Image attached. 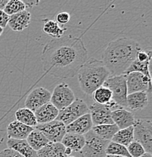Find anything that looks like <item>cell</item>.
<instances>
[{
  "label": "cell",
  "mask_w": 152,
  "mask_h": 157,
  "mask_svg": "<svg viewBox=\"0 0 152 157\" xmlns=\"http://www.w3.org/2000/svg\"><path fill=\"white\" fill-rule=\"evenodd\" d=\"M127 86L128 94L135 92L151 91V78L137 72L127 74Z\"/></svg>",
  "instance_id": "10"
},
{
  "label": "cell",
  "mask_w": 152,
  "mask_h": 157,
  "mask_svg": "<svg viewBox=\"0 0 152 157\" xmlns=\"http://www.w3.org/2000/svg\"><path fill=\"white\" fill-rule=\"evenodd\" d=\"M59 110L50 102L37 109L34 112V115L38 124L48 123L55 120L58 115Z\"/></svg>",
  "instance_id": "16"
},
{
  "label": "cell",
  "mask_w": 152,
  "mask_h": 157,
  "mask_svg": "<svg viewBox=\"0 0 152 157\" xmlns=\"http://www.w3.org/2000/svg\"><path fill=\"white\" fill-rule=\"evenodd\" d=\"M64 150L65 147L61 143H49L37 151V157H68Z\"/></svg>",
  "instance_id": "21"
},
{
  "label": "cell",
  "mask_w": 152,
  "mask_h": 157,
  "mask_svg": "<svg viewBox=\"0 0 152 157\" xmlns=\"http://www.w3.org/2000/svg\"><path fill=\"white\" fill-rule=\"evenodd\" d=\"M93 125L92 122L90 114L87 113L80 117L74 122L66 126L67 133L76 134L84 135L92 130Z\"/></svg>",
  "instance_id": "14"
},
{
  "label": "cell",
  "mask_w": 152,
  "mask_h": 157,
  "mask_svg": "<svg viewBox=\"0 0 152 157\" xmlns=\"http://www.w3.org/2000/svg\"><path fill=\"white\" fill-rule=\"evenodd\" d=\"M26 140L31 148L37 152L50 143L46 137L44 136L40 132H39L38 130L35 128L30 132Z\"/></svg>",
  "instance_id": "22"
},
{
  "label": "cell",
  "mask_w": 152,
  "mask_h": 157,
  "mask_svg": "<svg viewBox=\"0 0 152 157\" xmlns=\"http://www.w3.org/2000/svg\"><path fill=\"white\" fill-rule=\"evenodd\" d=\"M2 33H3V29L2 28V27H0V36H1V35Z\"/></svg>",
  "instance_id": "41"
},
{
  "label": "cell",
  "mask_w": 152,
  "mask_h": 157,
  "mask_svg": "<svg viewBox=\"0 0 152 157\" xmlns=\"http://www.w3.org/2000/svg\"><path fill=\"white\" fill-rule=\"evenodd\" d=\"M141 46L133 39L122 37L107 45L102 55V62L110 72L111 76L125 74L130 65L136 59Z\"/></svg>",
  "instance_id": "2"
},
{
  "label": "cell",
  "mask_w": 152,
  "mask_h": 157,
  "mask_svg": "<svg viewBox=\"0 0 152 157\" xmlns=\"http://www.w3.org/2000/svg\"><path fill=\"white\" fill-rule=\"evenodd\" d=\"M52 93L45 88H37L33 90L26 99L25 107L35 112L37 109L50 102Z\"/></svg>",
  "instance_id": "12"
},
{
  "label": "cell",
  "mask_w": 152,
  "mask_h": 157,
  "mask_svg": "<svg viewBox=\"0 0 152 157\" xmlns=\"http://www.w3.org/2000/svg\"><path fill=\"white\" fill-rule=\"evenodd\" d=\"M24 2V1H23ZM24 3L25 4L26 6V9H30V8L34 7V6H37L39 4V2L38 1H25L24 2Z\"/></svg>",
  "instance_id": "36"
},
{
  "label": "cell",
  "mask_w": 152,
  "mask_h": 157,
  "mask_svg": "<svg viewBox=\"0 0 152 157\" xmlns=\"http://www.w3.org/2000/svg\"><path fill=\"white\" fill-rule=\"evenodd\" d=\"M67 30L66 28H62L59 24L55 21L45 19L42 24V31L47 35L51 36L55 39H60L63 36L64 33Z\"/></svg>",
  "instance_id": "24"
},
{
  "label": "cell",
  "mask_w": 152,
  "mask_h": 157,
  "mask_svg": "<svg viewBox=\"0 0 152 157\" xmlns=\"http://www.w3.org/2000/svg\"><path fill=\"white\" fill-rule=\"evenodd\" d=\"M107 157H126V156H111V155H107Z\"/></svg>",
  "instance_id": "40"
},
{
  "label": "cell",
  "mask_w": 152,
  "mask_h": 157,
  "mask_svg": "<svg viewBox=\"0 0 152 157\" xmlns=\"http://www.w3.org/2000/svg\"><path fill=\"white\" fill-rule=\"evenodd\" d=\"M107 155L131 157L127 151V147L113 141L109 142L107 145V149H106V156Z\"/></svg>",
  "instance_id": "29"
},
{
  "label": "cell",
  "mask_w": 152,
  "mask_h": 157,
  "mask_svg": "<svg viewBox=\"0 0 152 157\" xmlns=\"http://www.w3.org/2000/svg\"><path fill=\"white\" fill-rule=\"evenodd\" d=\"M88 58V51L80 37L69 35L49 41L42 49L43 70L58 78H70Z\"/></svg>",
  "instance_id": "1"
},
{
  "label": "cell",
  "mask_w": 152,
  "mask_h": 157,
  "mask_svg": "<svg viewBox=\"0 0 152 157\" xmlns=\"http://www.w3.org/2000/svg\"><path fill=\"white\" fill-rule=\"evenodd\" d=\"M31 14L28 11L25 10L18 14L9 16L8 25L14 31L21 32L29 27L30 23Z\"/></svg>",
  "instance_id": "17"
},
{
  "label": "cell",
  "mask_w": 152,
  "mask_h": 157,
  "mask_svg": "<svg viewBox=\"0 0 152 157\" xmlns=\"http://www.w3.org/2000/svg\"><path fill=\"white\" fill-rule=\"evenodd\" d=\"M0 157H24L20 153L11 149H5L0 151Z\"/></svg>",
  "instance_id": "34"
},
{
  "label": "cell",
  "mask_w": 152,
  "mask_h": 157,
  "mask_svg": "<svg viewBox=\"0 0 152 157\" xmlns=\"http://www.w3.org/2000/svg\"><path fill=\"white\" fill-rule=\"evenodd\" d=\"M70 19H71V15L68 12H65V11L59 12L56 15V22L58 24H61V25H64V24H68L70 21Z\"/></svg>",
  "instance_id": "33"
},
{
  "label": "cell",
  "mask_w": 152,
  "mask_h": 157,
  "mask_svg": "<svg viewBox=\"0 0 152 157\" xmlns=\"http://www.w3.org/2000/svg\"><path fill=\"white\" fill-rule=\"evenodd\" d=\"M134 140L143 147L145 153H152V122L150 119H135L133 125Z\"/></svg>",
  "instance_id": "6"
},
{
  "label": "cell",
  "mask_w": 152,
  "mask_h": 157,
  "mask_svg": "<svg viewBox=\"0 0 152 157\" xmlns=\"http://www.w3.org/2000/svg\"><path fill=\"white\" fill-rule=\"evenodd\" d=\"M103 86L107 88L112 93V101L120 108H127V75L110 76Z\"/></svg>",
  "instance_id": "4"
},
{
  "label": "cell",
  "mask_w": 152,
  "mask_h": 157,
  "mask_svg": "<svg viewBox=\"0 0 152 157\" xmlns=\"http://www.w3.org/2000/svg\"><path fill=\"white\" fill-rule=\"evenodd\" d=\"M74 100V93L71 88L66 83H61L58 85L54 89L51 96L50 103L61 111L71 105Z\"/></svg>",
  "instance_id": "9"
},
{
  "label": "cell",
  "mask_w": 152,
  "mask_h": 157,
  "mask_svg": "<svg viewBox=\"0 0 152 157\" xmlns=\"http://www.w3.org/2000/svg\"><path fill=\"white\" fill-rule=\"evenodd\" d=\"M151 51L149 49L148 51L145 52V51H139L136 55V60L140 62H145L151 60Z\"/></svg>",
  "instance_id": "32"
},
{
  "label": "cell",
  "mask_w": 152,
  "mask_h": 157,
  "mask_svg": "<svg viewBox=\"0 0 152 157\" xmlns=\"http://www.w3.org/2000/svg\"><path fill=\"white\" fill-rule=\"evenodd\" d=\"M34 128L40 132L50 143H61L67 133L64 124L56 119L48 123L37 124Z\"/></svg>",
  "instance_id": "8"
},
{
  "label": "cell",
  "mask_w": 152,
  "mask_h": 157,
  "mask_svg": "<svg viewBox=\"0 0 152 157\" xmlns=\"http://www.w3.org/2000/svg\"><path fill=\"white\" fill-rule=\"evenodd\" d=\"M61 143L67 148H70L72 152H80L85 144L84 135L76 134L66 133Z\"/></svg>",
  "instance_id": "20"
},
{
  "label": "cell",
  "mask_w": 152,
  "mask_h": 157,
  "mask_svg": "<svg viewBox=\"0 0 152 157\" xmlns=\"http://www.w3.org/2000/svg\"><path fill=\"white\" fill-rule=\"evenodd\" d=\"M87 113H89V109L86 102L80 98H75L71 105L59 111L56 120L60 121L67 126Z\"/></svg>",
  "instance_id": "7"
},
{
  "label": "cell",
  "mask_w": 152,
  "mask_h": 157,
  "mask_svg": "<svg viewBox=\"0 0 152 157\" xmlns=\"http://www.w3.org/2000/svg\"><path fill=\"white\" fill-rule=\"evenodd\" d=\"M68 157H75V156H68Z\"/></svg>",
  "instance_id": "42"
},
{
  "label": "cell",
  "mask_w": 152,
  "mask_h": 157,
  "mask_svg": "<svg viewBox=\"0 0 152 157\" xmlns=\"http://www.w3.org/2000/svg\"><path fill=\"white\" fill-rule=\"evenodd\" d=\"M8 147L20 153L24 157H37V152L31 148L26 140H14L9 139Z\"/></svg>",
  "instance_id": "19"
},
{
  "label": "cell",
  "mask_w": 152,
  "mask_h": 157,
  "mask_svg": "<svg viewBox=\"0 0 152 157\" xmlns=\"http://www.w3.org/2000/svg\"><path fill=\"white\" fill-rule=\"evenodd\" d=\"M25 10L26 6L23 1H21V0H10V1L8 2L3 11L8 15L11 16L12 14H15L23 11H25Z\"/></svg>",
  "instance_id": "30"
},
{
  "label": "cell",
  "mask_w": 152,
  "mask_h": 157,
  "mask_svg": "<svg viewBox=\"0 0 152 157\" xmlns=\"http://www.w3.org/2000/svg\"><path fill=\"white\" fill-rule=\"evenodd\" d=\"M9 0H0V10L3 11Z\"/></svg>",
  "instance_id": "37"
},
{
  "label": "cell",
  "mask_w": 152,
  "mask_h": 157,
  "mask_svg": "<svg viewBox=\"0 0 152 157\" xmlns=\"http://www.w3.org/2000/svg\"><path fill=\"white\" fill-rule=\"evenodd\" d=\"M127 151L131 157H140L145 153L143 147L135 140H133L132 143L127 146Z\"/></svg>",
  "instance_id": "31"
},
{
  "label": "cell",
  "mask_w": 152,
  "mask_h": 157,
  "mask_svg": "<svg viewBox=\"0 0 152 157\" xmlns=\"http://www.w3.org/2000/svg\"><path fill=\"white\" fill-rule=\"evenodd\" d=\"M9 16L4 12V11L0 10V27L4 29L7 26L9 22Z\"/></svg>",
  "instance_id": "35"
},
{
  "label": "cell",
  "mask_w": 152,
  "mask_h": 157,
  "mask_svg": "<svg viewBox=\"0 0 152 157\" xmlns=\"http://www.w3.org/2000/svg\"><path fill=\"white\" fill-rule=\"evenodd\" d=\"M89 109L93 126L114 124L111 118L112 110L108 104L102 105L95 103Z\"/></svg>",
  "instance_id": "11"
},
{
  "label": "cell",
  "mask_w": 152,
  "mask_h": 157,
  "mask_svg": "<svg viewBox=\"0 0 152 157\" xmlns=\"http://www.w3.org/2000/svg\"><path fill=\"white\" fill-rule=\"evenodd\" d=\"M77 75L80 87L85 94L89 95L102 86L111 76L104 63L93 58L85 62L78 70Z\"/></svg>",
  "instance_id": "3"
},
{
  "label": "cell",
  "mask_w": 152,
  "mask_h": 157,
  "mask_svg": "<svg viewBox=\"0 0 152 157\" xmlns=\"http://www.w3.org/2000/svg\"><path fill=\"white\" fill-rule=\"evenodd\" d=\"M140 157H152V156H151V154H150V153H145L143 155H142V156H141Z\"/></svg>",
  "instance_id": "39"
},
{
  "label": "cell",
  "mask_w": 152,
  "mask_h": 157,
  "mask_svg": "<svg viewBox=\"0 0 152 157\" xmlns=\"http://www.w3.org/2000/svg\"><path fill=\"white\" fill-rule=\"evenodd\" d=\"M148 104V93L145 91L132 93L127 95V108L132 111L142 110Z\"/></svg>",
  "instance_id": "18"
},
{
  "label": "cell",
  "mask_w": 152,
  "mask_h": 157,
  "mask_svg": "<svg viewBox=\"0 0 152 157\" xmlns=\"http://www.w3.org/2000/svg\"><path fill=\"white\" fill-rule=\"evenodd\" d=\"M133 140V126H131L119 130L113 137L111 141L120 144L123 146L127 147Z\"/></svg>",
  "instance_id": "26"
},
{
  "label": "cell",
  "mask_w": 152,
  "mask_h": 157,
  "mask_svg": "<svg viewBox=\"0 0 152 157\" xmlns=\"http://www.w3.org/2000/svg\"><path fill=\"white\" fill-rule=\"evenodd\" d=\"M119 130L120 129L115 124L96 125L93 126L92 128V131L95 135L103 140H109V141H111L113 137Z\"/></svg>",
  "instance_id": "23"
},
{
  "label": "cell",
  "mask_w": 152,
  "mask_h": 157,
  "mask_svg": "<svg viewBox=\"0 0 152 157\" xmlns=\"http://www.w3.org/2000/svg\"><path fill=\"white\" fill-rule=\"evenodd\" d=\"M16 121L24 124L29 127L34 128L37 125V119L34 113L27 108H21L15 112Z\"/></svg>",
  "instance_id": "25"
},
{
  "label": "cell",
  "mask_w": 152,
  "mask_h": 157,
  "mask_svg": "<svg viewBox=\"0 0 152 157\" xmlns=\"http://www.w3.org/2000/svg\"><path fill=\"white\" fill-rule=\"evenodd\" d=\"M64 153L67 156H71V154L72 153V150L70 148H67L65 147V150H64Z\"/></svg>",
  "instance_id": "38"
},
{
  "label": "cell",
  "mask_w": 152,
  "mask_h": 157,
  "mask_svg": "<svg viewBox=\"0 0 152 157\" xmlns=\"http://www.w3.org/2000/svg\"><path fill=\"white\" fill-rule=\"evenodd\" d=\"M85 144L80 152L82 157H105L109 140H103L95 135L92 131L84 135Z\"/></svg>",
  "instance_id": "5"
},
{
  "label": "cell",
  "mask_w": 152,
  "mask_h": 157,
  "mask_svg": "<svg viewBox=\"0 0 152 157\" xmlns=\"http://www.w3.org/2000/svg\"><path fill=\"white\" fill-rule=\"evenodd\" d=\"M150 60L145 62H140L138 60H137L135 59L134 60L133 63L130 65V67L128 68V70L126 71L125 75L128 74L130 73H132V72H137V73H140L142 74L145 75L147 77L151 78V74H150L149 71V66H150Z\"/></svg>",
  "instance_id": "28"
},
{
  "label": "cell",
  "mask_w": 152,
  "mask_h": 157,
  "mask_svg": "<svg viewBox=\"0 0 152 157\" xmlns=\"http://www.w3.org/2000/svg\"><path fill=\"white\" fill-rule=\"evenodd\" d=\"M111 118L114 124H115L120 130L133 126L135 122L133 113L124 108H118L112 110Z\"/></svg>",
  "instance_id": "13"
},
{
  "label": "cell",
  "mask_w": 152,
  "mask_h": 157,
  "mask_svg": "<svg viewBox=\"0 0 152 157\" xmlns=\"http://www.w3.org/2000/svg\"><path fill=\"white\" fill-rule=\"evenodd\" d=\"M34 128L29 127L18 121H13L7 127V136L9 139L26 140Z\"/></svg>",
  "instance_id": "15"
},
{
  "label": "cell",
  "mask_w": 152,
  "mask_h": 157,
  "mask_svg": "<svg viewBox=\"0 0 152 157\" xmlns=\"http://www.w3.org/2000/svg\"><path fill=\"white\" fill-rule=\"evenodd\" d=\"M105 157H107V156H105Z\"/></svg>",
  "instance_id": "43"
},
{
  "label": "cell",
  "mask_w": 152,
  "mask_h": 157,
  "mask_svg": "<svg viewBox=\"0 0 152 157\" xmlns=\"http://www.w3.org/2000/svg\"><path fill=\"white\" fill-rule=\"evenodd\" d=\"M95 103L102 105H106L112 101V93L110 90L104 86H101L97 88L92 94Z\"/></svg>",
  "instance_id": "27"
}]
</instances>
